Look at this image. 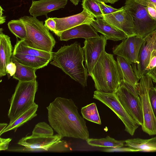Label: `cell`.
Instances as JSON below:
<instances>
[{"label": "cell", "instance_id": "6da1fadb", "mask_svg": "<svg viewBox=\"0 0 156 156\" xmlns=\"http://www.w3.org/2000/svg\"><path fill=\"white\" fill-rule=\"evenodd\" d=\"M46 108L50 125L62 138L70 137L86 140L89 138L86 121L72 99L57 97Z\"/></svg>", "mask_w": 156, "mask_h": 156}, {"label": "cell", "instance_id": "7a4b0ae2", "mask_svg": "<svg viewBox=\"0 0 156 156\" xmlns=\"http://www.w3.org/2000/svg\"><path fill=\"white\" fill-rule=\"evenodd\" d=\"M84 50L80 44L75 42L61 47L53 52L50 64L61 69L83 87L87 86V70L83 64Z\"/></svg>", "mask_w": 156, "mask_h": 156}, {"label": "cell", "instance_id": "3957f363", "mask_svg": "<svg viewBox=\"0 0 156 156\" xmlns=\"http://www.w3.org/2000/svg\"><path fill=\"white\" fill-rule=\"evenodd\" d=\"M98 91L114 93L122 80L117 61L112 54L105 51L101 56L90 75Z\"/></svg>", "mask_w": 156, "mask_h": 156}, {"label": "cell", "instance_id": "277c9868", "mask_svg": "<svg viewBox=\"0 0 156 156\" xmlns=\"http://www.w3.org/2000/svg\"><path fill=\"white\" fill-rule=\"evenodd\" d=\"M24 23L27 35L25 40H22L26 45L41 50L52 52L55 41L49 30L36 17L24 16L19 18Z\"/></svg>", "mask_w": 156, "mask_h": 156}, {"label": "cell", "instance_id": "5b68a950", "mask_svg": "<svg viewBox=\"0 0 156 156\" xmlns=\"http://www.w3.org/2000/svg\"><path fill=\"white\" fill-rule=\"evenodd\" d=\"M38 89L36 80L27 82L19 81L13 94L9 100L10 107L8 116L11 121L34 104Z\"/></svg>", "mask_w": 156, "mask_h": 156}, {"label": "cell", "instance_id": "8992f818", "mask_svg": "<svg viewBox=\"0 0 156 156\" xmlns=\"http://www.w3.org/2000/svg\"><path fill=\"white\" fill-rule=\"evenodd\" d=\"M147 0H126L125 7L133 20L136 36L144 38L156 29V20L148 15Z\"/></svg>", "mask_w": 156, "mask_h": 156}, {"label": "cell", "instance_id": "52a82bcc", "mask_svg": "<svg viewBox=\"0 0 156 156\" xmlns=\"http://www.w3.org/2000/svg\"><path fill=\"white\" fill-rule=\"evenodd\" d=\"M114 93L127 113L141 126L143 123V116L137 89L122 80L119 87Z\"/></svg>", "mask_w": 156, "mask_h": 156}, {"label": "cell", "instance_id": "ba28073f", "mask_svg": "<svg viewBox=\"0 0 156 156\" xmlns=\"http://www.w3.org/2000/svg\"><path fill=\"white\" fill-rule=\"evenodd\" d=\"M140 80L137 90L141 102L143 116L142 129L149 135H156V117L152 108L149 95V90L154 86L152 80L146 75L143 76Z\"/></svg>", "mask_w": 156, "mask_h": 156}, {"label": "cell", "instance_id": "9c48e42d", "mask_svg": "<svg viewBox=\"0 0 156 156\" xmlns=\"http://www.w3.org/2000/svg\"><path fill=\"white\" fill-rule=\"evenodd\" d=\"M93 98L99 100L112 110L121 119L125 130L131 136L134 135L140 126L127 113L114 93H107L97 90L94 91Z\"/></svg>", "mask_w": 156, "mask_h": 156}, {"label": "cell", "instance_id": "30bf717a", "mask_svg": "<svg viewBox=\"0 0 156 156\" xmlns=\"http://www.w3.org/2000/svg\"><path fill=\"white\" fill-rule=\"evenodd\" d=\"M62 139L58 134L50 136L31 135L22 137L17 144L24 147L21 151H53L55 147L62 140Z\"/></svg>", "mask_w": 156, "mask_h": 156}, {"label": "cell", "instance_id": "8fae6325", "mask_svg": "<svg viewBox=\"0 0 156 156\" xmlns=\"http://www.w3.org/2000/svg\"><path fill=\"white\" fill-rule=\"evenodd\" d=\"M107 40L103 35L99 37L85 39L84 42L85 67L90 75L92 70L101 56L105 51Z\"/></svg>", "mask_w": 156, "mask_h": 156}, {"label": "cell", "instance_id": "7c38bea8", "mask_svg": "<svg viewBox=\"0 0 156 156\" xmlns=\"http://www.w3.org/2000/svg\"><path fill=\"white\" fill-rule=\"evenodd\" d=\"M154 50H156V29L144 38V41L139 51L138 63L131 64L138 80L143 76L145 75L146 68Z\"/></svg>", "mask_w": 156, "mask_h": 156}, {"label": "cell", "instance_id": "4fadbf2b", "mask_svg": "<svg viewBox=\"0 0 156 156\" xmlns=\"http://www.w3.org/2000/svg\"><path fill=\"white\" fill-rule=\"evenodd\" d=\"M144 38L136 36L128 37L113 49V53L125 59L131 64H137L139 51Z\"/></svg>", "mask_w": 156, "mask_h": 156}, {"label": "cell", "instance_id": "5bb4252c", "mask_svg": "<svg viewBox=\"0 0 156 156\" xmlns=\"http://www.w3.org/2000/svg\"><path fill=\"white\" fill-rule=\"evenodd\" d=\"M102 18L110 24L123 31L128 37L136 36L133 17L124 6L117 12L103 15Z\"/></svg>", "mask_w": 156, "mask_h": 156}, {"label": "cell", "instance_id": "9a60e30c", "mask_svg": "<svg viewBox=\"0 0 156 156\" xmlns=\"http://www.w3.org/2000/svg\"><path fill=\"white\" fill-rule=\"evenodd\" d=\"M56 23L57 35L58 33L79 25L84 23L90 24L94 17L83 9L80 13L67 17H53Z\"/></svg>", "mask_w": 156, "mask_h": 156}, {"label": "cell", "instance_id": "2e32d148", "mask_svg": "<svg viewBox=\"0 0 156 156\" xmlns=\"http://www.w3.org/2000/svg\"><path fill=\"white\" fill-rule=\"evenodd\" d=\"M67 0H40L33 1L29 9L32 16L37 17L47 15L51 11L64 8Z\"/></svg>", "mask_w": 156, "mask_h": 156}, {"label": "cell", "instance_id": "e0dca14e", "mask_svg": "<svg viewBox=\"0 0 156 156\" xmlns=\"http://www.w3.org/2000/svg\"><path fill=\"white\" fill-rule=\"evenodd\" d=\"M57 36L61 41H68L77 38L86 39L100 36L98 32L89 23H84L76 26L59 33Z\"/></svg>", "mask_w": 156, "mask_h": 156}, {"label": "cell", "instance_id": "ac0fdd59", "mask_svg": "<svg viewBox=\"0 0 156 156\" xmlns=\"http://www.w3.org/2000/svg\"><path fill=\"white\" fill-rule=\"evenodd\" d=\"M90 24L107 40L123 41L128 37L123 31L110 24L102 18L94 19Z\"/></svg>", "mask_w": 156, "mask_h": 156}, {"label": "cell", "instance_id": "d6986e66", "mask_svg": "<svg viewBox=\"0 0 156 156\" xmlns=\"http://www.w3.org/2000/svg\"><path fill=\"white\" fill-rule=\"evenodd\" d=\"M3 29L0 30V77L5 76L7 73L6 67L11 61L12 55V46L10 38L4 34Z\"/></svg>", "mask_w": 156, "mask_h": 156}, {"label": "cell", "instance_id": "ffe728a7", "mask_svg": "<svg viewBox=\"0 0 156 156\" xmlns=\"http://www.w3.org/2000/svg\"><path fill=\"white\" fill-rule=\"evenodd\" d=\"M38 105L35 103L15 118L10 121L8 125L2 131V134L12 130L16 131L17 128L36 117Z\"/></svg>", "mask_w": 156, "mask_h": 156}, {"label": "cell", "instance_id": "44dd1931", "mask_svg": "<svg viewBox=\"0 0 156 156\" xmlns=\"http://www.w3.org/2000/svg\"><path fill=\"white\" fill-rule=\"evenodd\" d=\"M12 57L21 64L36 70L44 67L51 61L43 58L17 53L13 52Z\"/></svg>", "mask_w": 156, "mask_h": 156}, {"label": "cell", "instance_id": "7402d4cb", "mask_svg": "<svg viewBox=\"0 0 156 156\" xmlns=\"http://www.w3.org/2000/svg\"><path fill=\"white\" fill-rule=\"evenodd\" d=\"M116 59L122 80L137 89L139 80L134 73L131 64L120 56L117 55Z\"/></svg>", "mask_w": 156, "mask_h": 156}, {"label": "cell", "instance_id": "603a6c76", "mask_svg": "<svg viewBox=\"0 0 156 156\" xmlns=\"http://www.w3.org/2000/svg\"><path fill=\"white\" fill-rule=\"evenodd\" d=\"M125 141V146L133 149L136 152L156 151V136L148 139L137 138Z\"/></svg>", "mask_w": 156, "mask_h": 156}, {"label": "cell", "instance_id": "cb8c5ba5", "mask_svg": "<svg viewBox=\"0 0 156 156\" xmlns=\"http://www.w3.org/2000/svg\"><path fill=\"white\" fill-rule=\"evenodd\" d=\"M13 52L30 55L43 58L50 61L52 58L53 52H48L38 50L25 45L22 40L17 41Z\"/></svg>", "mask_w": 156, "mask_h": 156}, {"label": "cell", "instance_id": "d4e9b609", "mask_svg": "<svg viewBox=\"0 0 156 156\" xmlns=\"http://www.w3.org/2000/svg\"><path fill=\"white\" fill-rule=\"evenodd\" d=\"M11 61L15 63L16 66V72L13 76V78L22 82L30 81L36 80L37 76L35 72L37 70L21 64L12 56Z\"/></svg>", "mask_w": 156, "mask_h": 156}, {"label": "cell", "instance_id": "484cf974", "mask_svg": "<svg viewBox=\"0 0 156 156\" xmlns=\"http://www.w3.org/2000/svg\"><path fill=\"white\" fill-rule=\"evenodd\" d=\"M86 140L89 145L93 147L116 148L125 146V141L116 140L109 136L99 139L89 138Z\"/></svg>", "mask_w": 156, "mask_h": 156}, {"label": "cell", "instance_id": "4316f807", "mask_svg": "<svg viewBox=\"0 0 156 156\" xmlns=\"http://www.w3.org/2000/svg\"><path fill=\"white\" fill-rule=\"evenodd\" d=\"M81 112L84 119L98 124H101V119L95 103H93L82 107Z\"/></svg>", "mask_w": 156, "mask_h": 156}, {"label": "cell", "instance_id": "83f0119b", "mask_svg": "<svg viewBox=\"0 0 156 156\" xmlns=\"http://www.w3.org/2000/svg\"><path fill=\"white\" fill-rule=\"evenodd\" d=\"M8 26L10 31L20 40H25L27 32L25 25L20 19L13 20L9 21Z\"/></svg>", "mask_w": 156, "mask_h": 156}, {"label": "cell", "instance_id": "f1b7e54d", "mask_svg": "<svg viewBox=\"0 0 156 156\" xmlns=\"http://www.w3.org/2000/svg\"><path fill=\"white\" fill-rule=\"evenodd\" d=\"M98 0H82V6L95 18H102L103 15L98 2Z\"/></svg>", "mask_w": 156, "mask_h": 156}, {"label": "cell", "instance_id": "f546056e", "mask_svg": "<svg viewBox=\"0 0 156 156\" xmlns=\"http://www.w3.org/2000/svg\"><path fill=\"white\" fill-rule=\"evenodd\" d=\"M54 135L53 129L45 122H41L35 126L32 135L38 136H50Z\"/></svg>", "mask_w": 156, "mask_h": 156}, {"label": "cell", "instance_id": "4dcf8cb0", "mask_svg": "<svg viewBox=\"0 0 156 156\" xmlns=\"http://www.w3.org/2000/svg\"><path fill=\"white\" fill-rule=\"evenodd\" d=\"M98 2L103 16L114 12L120 9V8L115 9L111 6L107 5L105 2L100 0H98Z\"/></svg>", "mask_w": 156, "mask_h": 156}, {"label": "cell", "instance_id": "1f68e13d", "mask_svg": "<svg viewBox=\"0 0 156 156\" xmlns=\"http://www.w3.org/2000/svg\"><path fill=\"white\" fill-rule=\"evenodd\" d=\"M149 98L152 108L156 117V87H152L149 92Z\"/></svg>", "mask_w": 156, "mask_h": 156}, {"label": "cell", "instance_id": "d6a6232c", "mask_svg": "<svg viewBox=\"0 0 156 156\" xmlns=\"http://www.w3.org/2000/svg\"><path fill=\"white\" fill-rule=\"evenodd\" d=\"M45 26L49 30L54 32L56 35V23L53 18H49L45 21Z\"/></svg>", "mask_w": 156, "mask_h": 156}, {"label": "cell", "instance_id": "836d02e7", "mask_svg": "<svg viewBox=\"0 0 156 156\" xmlns=\"http://www.w3.org/2000/svg\"><path fill=\"white\" fill-rule=\"evenodd\" d=\"M156 66V50L152 52L148 64L146 69V73Z\"/></svg>", "mask_w": 156, "mask_h": 156}, {"label": "cell", "instance_id": "e575fe53", "mask_svg": "<svg viewBox=\"0 0 156 156\" xmlns=\"http://www.w3.org/2000/svg\"><path fill=\"white\" fill-rule=\"evenodd\" d=\"M147 1L146 9L148 14L151 19L156 20V9L151 3Z\"/></svg>", "mask_w": 156, "mask_h": 156}, {"label": "cell", "instance_id": "d590c367", "mask_svg": "<svg viewBox=\"0 0 156 156\" xmlns=\"http://www.w3.org/2000/svg\"><path fill=\"white\" fill-rule=\"evenodd\" d=\"M116 147V148H109L105 149L104 151L107 152L111 151H127V152H136V151L133 149L126 146Z\"/></svg>", "mask_w": 156, "mask_h": 156}, {"label": "cell", "instance_id": "8d00e7d4", "mask_svg": "<svg viewBox=\"0 0 156 156\" xmlns=\"http://www.w3.org/2000/svg\"><path fill=\"white\" fill-rule=\"evenodd\" d=\"M16 69V66L14 62L11 61L6 66V70L7 74H9L10 76H13L15 73Z\"/></svg>", "mask_w": 156, "mask_h": 156}, {"label": "cell", "instance_id": "74e56055", "mask_svg": "<svg viewBox=\"0 0 156 156\" xmlns=\"http://www.w3.org/2000/svg\"><path fill=\"white\" fill-rule=\"evenodd\" d=\"M10 138H0V151H5L9 147L10 142L12 140Z\"/></svg>", "mask_w": 156, "mask_h": 156}, {"label": "cell", "instance_id": "f35d334b", "mask_svg": "<svg viewBox=\"0 0 156 156\" xmlns=\"http://www.w3.org/2000/svg\"><path fill=\"white\" fill-rule=\"evenodd\" d=\"M145 75L149 76L152 81L156 83V66L148 71Z\"/></svg>", "mask_w": 156, "mask_h": 156}, {"label": "cell", "instance_id": "ab89813d", "mask_svg": "<svg viewBox=\"0 0 156 156\" xmlns=\"http://www.w3.org/2000/svg\"><path fill=\"white\" fill-rule=\"evenodd\" d=\"M4 10L1 6H0V24H2L5 22V17L3 15Z\"/></svg>", "mask_w": 156, "mask_h": 156}, {"label": "cell", "instance_id": "60d3db41", "mask_svg": "<svg viewBox=\"0 0 156 156\" xmlns=\"http://www.w3.org/2000/svg\"><path fill=\"white\" fill-rule=\"evenodd\" d=\"M8 124L6 123H3L0 124V136L1 135L2 131L7 127Z\"/></svg>", "mask_w": 156, "mask_h": 156}, {"label": "cell", "instance_id": "b9f144b4", "mask_svg": "<svg viewBox=\"0 0 156 156\" xmlns=\"http://www.w3.org/2000/svg\"><path fill=\"white\" fill-rule=\"evenodd\" d=\"M105 3H110L113 4L115 2H118L119 0H100Z\"/></svg>", "mask_w": 156, "mask_h": 156}, {"label": "cell", "instance_id": "7bdbcfd3", "mask_svg": "<svg viewBox=\"0 0 156 156\" xmlns=\"http://www.w3.org/2000/svg\"><path fill=\"white\" fill-rule=\"evenodd\" d=\"M151 3L156 9V0H147Z\"/></svg>", "mask_w": 156, "mask_h": 156}, {"label": "cell", "instance_id": "ee69618b", "mask_svg": "<svg viewBox=\"0 0 156 156\" xmlns=\"http://www.w3.org/2000/svg\"><path fill=\"white\" fill-rule=\"evenodd\" d=\"M75 5H77L80 0H69Z\"/></svg>", "mask_w": 156, "mask_h": 156}, {"label": "cell", "instance_id": "f6af8a7d", "mask_svg": "<svg viewBox=\"0 0 156 156\" xmlns=\"http://www.w3.org/2000/svg\"></svg>", "mask_w": 156, "mask_h": 156}]
</instances>
